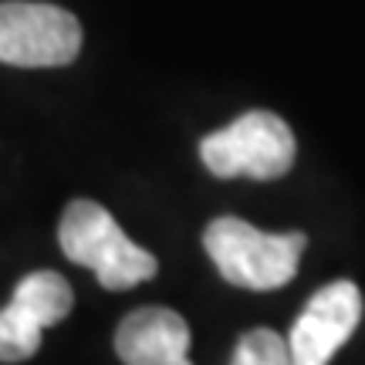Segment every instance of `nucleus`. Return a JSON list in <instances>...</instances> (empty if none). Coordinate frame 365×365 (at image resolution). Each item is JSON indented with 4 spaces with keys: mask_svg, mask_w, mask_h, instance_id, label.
Segmentation results:
<instances>
[{
    "mask_svg": "<svg viewBox=\"0 0 365 365\" xmlns=\"http://www.w3.org/2000/svg\"><path fill=\"white\" fill-rule=\"evenodd\" d=\"M58 244L71 264L95 271L108 291H129L156 277L159 264L145 247L132 244L115 217L95 200H71L58 223Z\"/></svg>",
    "mask_w": 365,
    "mask_h": 365,
    "instance_id": "1",
    "label": "nucleus"
},
{
    "mask_svg": "<svg viewBox=\"0 0 365 365\" xmlns=\"http://www.w3.org/2000/svg\"><path fill=\"white\" fill-rule=\"evenodd\" d=\"M203 247L210 261L227 284L250 287V291H274L284 287L304 257L308 237L291 234H264L247 220L237 217H217L203 230Z\"/></svg>",
    "mask_w": 365,
    "mask_h": 365,
    "instance_id": "2",
    "label": "nucleus"
},
{
    "mask_svg": "<svg viewBox=\"0 0 365 365\" xmlns=\"http://www.w3.org/2000/svg\"><path fill=\"white\" fill-rule=\"evenodd\" d=\"M294 132L287 129L284 118L264 108L234 118L227 129L210 132L200 143L203 166L220 180H277L294 166Z\"/></svg>",
    "mask_w": 365,
    "mask_h": 365,
    "instance_id": "3",
    "label": "nucleus"
},
{
    "mask_svg": "<svg viewBox=\"0 0 365 365\" xmlns=\"http://www.w3.org/2000/svg\"><path fill=\"white\" fill-rule=\"evenodd\" d=\"M81 51V24L54 4L4 0L0 4V65L61 68Z\"/></svg>",
    "mask_w": 365,
    "mask_h": 365,
    "instance_id": "4",
    "label": "nucleus"
},
{
    "mask_svg": "<svg viewBox=\"0 0 365 365\" xmlns=\"http://www.w3.org/2000/svg\"><path fill=\"white\" fill-rule=\"evenodd\" d=\"M75 304L71 284L58 271L24 274L7 308H0V362H27L41 349V331L65 322Z\"/></svg>",
    "mask_w": 365,
    "mask_h": 365,
    "instance_id": "5",
    "label": "nucleus"
},
{
    "mask_svg": "<svg viewBox=\"0 0 365 365\" xmlns=\"http://www.w3.org/2000/svg\"><path fill=\"white\" fill-rule=\"evenodd\" d=\"M362 291L355 281L318 287L287 331L291 365H328L362 322Z\"/></svg>",
    "mask_w": 365,
    "mask_h": 365,
    "instance_id": "6",
    "label": "nucleus"
},
{
    "mask_svg": "<svg viewBox=\"0 0 365 365\" xmlns=\"http://www.w3.org/2000/svg\"><path fill=\"white\" fill-rule=\"evenodd\" d=\"M190 325L170 308H135L115 328V355L125 365H193Z\"/></svg>",
    "mask_w": 365,
    "mask_h": 365,
    "instance_id": "7",
    "label": "nucleus"
},
{
    "mask_svg": "<svg viewBox=\"0 0 365 365\" xmlns=\"http://www.w3.org/2000/svg\"><path fill=\"white\" fill-rule=\"evenodd\" d=\"M230 365H291L287 339H281L271 328H254L237 341Z\"/></svg>",
    "mask_w": 365,
    "mask_h": 365,
    "instance_id": "8",
    "label": "nucleus"
}]
</instances>
